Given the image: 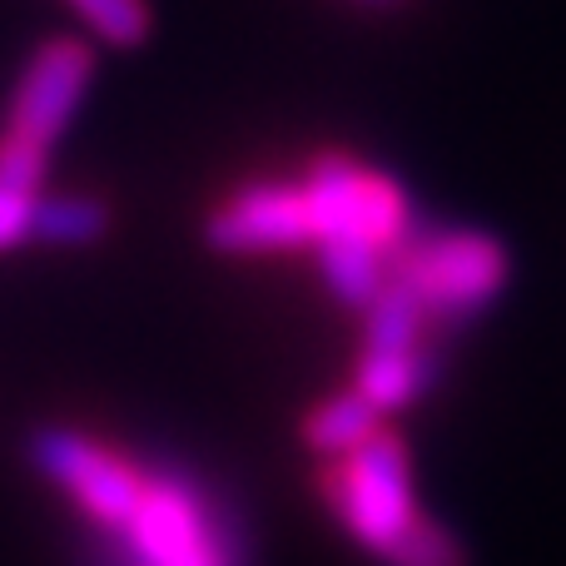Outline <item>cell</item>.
<instances>
[{
  "label": "cell",
  "instance_id": "cell-1",
  "mask_svg": "<svg viewBox=\"0 0 566 566\" xmlns=\"http://www.w3.org/2000/svg\"><path fill=\"white\" fill-rule=\"evenodd\" d=\"M30 462L105 537V566H239L234 522L195 472L75 428H40Z\"/></svg>",
  "mask_w": 566,
  "mask_h": 566
},
{
  "label": "cell",
  "instance_id": "cell-5",
  "mask_svg": "<svg viewBox=\"0 0 566 566\" xmlns=\"http://www.w3.org/2000/svg\"><path fill=\"white\" fill-rule=\"evenodd\" d=\"M438 333L422 308L402 289L382 283L378 298L363 308V348L358 368H353V392L368 398L373 408L388 412L408 408L428 392L438 378Z\"/></svg>",
  "mask_w": 566,
  "mask_h": 566
},
{
  "label": "cell",
  "instance_id": "cell-9",
  "mask_svg": "<svg viewBox=\"0 0 566 566\" xmlns=\"http://www.w3.org/2000/svg\"><path fill=\"white\" fill-rule=\"evenodd\" d=\"M382 428V412L373 408L368 398H358V392H333V398H323L318 408L303 418V442H308L318 458H338V452L358 448L363 438H373V432Z\"/></svg>",
  "mask_w": 566,
  "mask_h": 566
},
{
  "label": "cell",
  "instance_id": "cell-2",
  "mask_svg": "<svg viewBox=\"0 0 566 566\" xmlns=\"http://www.w3.org/2000/svg\"><path fill=\"white\" fill-rule=\"evenodd\" d=\"M308 249L318 274L353 308H368L388 283L392 254L408 244L412 205L392 175L348 155H323L298 175Z\"/></svg>",
  "mask_w": 566,
  "mask_h": 566
},
{
  "label": "cell",
  "instance_id": "cell-10",
  "mask_svg": "<svg viewBox=\"0 0 566 566\" xmlns=\"http://www.w3.org/2000/svg\"><path fill=\"white\" fill-rule=\"evenodd\" d=\"M105 224H109V214H105L99 199H90V195H40L30 239H40V244H60V249H85L105 234Z\"/></svg>",
  "mask_w": 566,
  "mask_h": 566
},
{
  "label": "cell",
  "instance_id": "cell-4",
  "mask_svg": "<svg viewBox=\"0 0 566 566\" xmlns=\"http://www.w3.org/2000/svg\"><path fill=\"white\" fill-rule=\"evenodd\" d=\"M388 283L422 308L432 328L478 318L507 289V249L482 229H412L392 254Z\"/></svg>",
  "mask_w": 566,
  "mask_h": 566
},
{
  "label": "cell",
  "instance_id": "cell-11",
  "mask_svg": "<svg viewBox=\"0 0 566 566\" xmlns=\"http://www.w3.org/2000/svg\"><path fill=\"white\" fill-rule=\"evenodd\" d=\"M75 20L99 40V45L129 50L149 35V6L145 0H65Z\"/></svg>",
  "mask_w": 566,
  "mask_h": 566
},
{
  "label": "cell",
  "instance_id": "cell-6",
  "mask_svg": "<svg viewBox=\"0 0 566 566\" xmlns=\"http://www.w3.org/2000/svg\"><path fill=\"white\" fill-rule=\"evenodd\" d=\"M90 80H95V45L80 35H55L25 60L15 90H10L6 105V125L25 139L55 149L65 125L75 119L80 99H85Z\"/></svg>",
  "mask_w": 566,
  "mask_h": 566
},
{
  "label": "cell",
  "instance_id": "cell-8",
  "mask_svg": "<svg viewBox=\"0 0 566 566\" xmlns=\"http://www.w3.org/2000/svg\"><path fill=\"white\" fill-rule=\"evenodd\" d=\"M50 155L55 149L40 145V139L0 129V254L15 244H30V224H35V205L45 195Z\"/></svg>",
  "mask_w": 566,
  "mask_h": 566
},
{
  "label": "cell",
  "instance_id": "cell-3",
  "mask_svg": "<svg viewBox=\"0 0 566 566\" xmlns=\"http://www.w3.org/2000/svg\"><path fill=\"white\" fill-rule=\"evenodd\" d=\"M318 492L333 522L382 566H468L458 537L422 512L408 448L388 428L338 458H323Z\"/></svg>",
  "mask_w": 566,
  "mask_h": 566
},
{
  "label": "cell",
  "instance_id": "cell-7",
  "mask_svg": "<svg viewBox=\"0 0 566 566\" xmlns=\"http://www.w3.org/2000/svg\"><path fill=\"white\" fill-rule=\"evenodd\" d=\"M209 244L219 254H298L308 249V219H303L298 179H254L239 185L224 205L209 214Z\"/></svg>",
  "mask_w": 566,
  "mask_h": 566
}]
</instances>
